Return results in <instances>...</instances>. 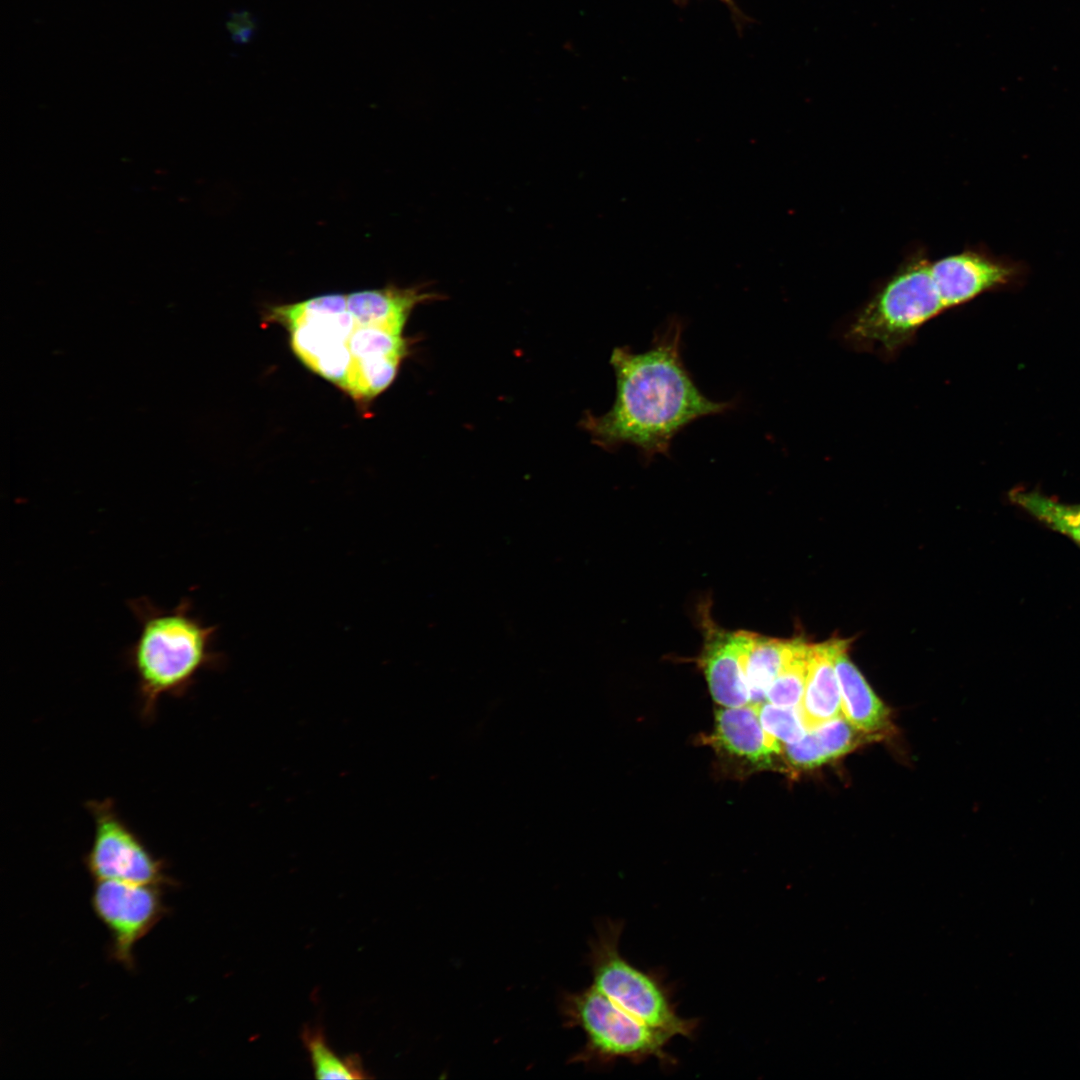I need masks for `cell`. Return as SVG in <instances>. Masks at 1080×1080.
Segmentation results:
<instances>
[{
	"label": "cell",
	"instance_id": "obj_1",
	"mask_svg": "<svg viewBox=\"0 0 1080 1080\" xmlns=\"http://www.w3.org/2000/svg\"><path fill=\"white\" fill-rule=\"evenodd\" d=\"M684 327L672 316L646 351L614 348V403L605 414H587L581 422L595 444L607 450L632 445L648 463L658 454L669 456L674 437L694 421L735 408L737 401L711 400L695 384L682 359Z\"/></svg>",
	"mask_w": 1080,
	"mask_h": 1080
},
{
	"label": "cell",
	"instance_id": "obj_2",
	"mask_svg": "<svg viewBox=\"0 0 1080 1080\" xmlns=\"http://www.w3.org/2000/svg\"><path fill=\"white\" fill-rule=\"evenodd\" d=\"M128 606L139 631L126 661L136 678L140 715L151 721L160 698L184 695L203 669L217 664L215 628L193 613L187 597L168 609L144 596Z\"/></svg>",
	"mask_w": 1080,
	"mask_h": 1080
},
{
	"label": "cell",
	"instance_id": "obj_3",
	"mask_svg": "<svg viewBox=\"0 0 1080 1080\" xmlns=\"http://www.w3.org/2000/svg\"><path fill=\"white\" fill-rule=\"evenodd\" d=\"M945 312L931 259L924 249L916 248L850 317L842 335L852 348L889 359L910 344L920 328Z\"/></svg>",
	"mask_w": 1080,
	"mask_h": 1080
},
{
	"label": "cell",
	"instance_id": "obj_4",
	"mask_svg": "<svg viewBox=\"0 0 1080 1080\" xmlns=\"http://www.w3.org/2000/svg\"><path fill=\"white\" fill-rule=\"evenodd\" d=\"M622 920L601 921L589 943L587 962L593 985L624 1011L669 1036L695 1037L697 1018H684L673 1000V991L658 970L634 966L619 950Z\"/></svg>",
	"mask_w": 1080,
	"mask_h": 1080
},
{
	"label": "cell",
	"instance_id": "obj_5",
	"mask_svg": "<svg viewBox=\"0 0 1080 1080\" xmlns=\"http://www.w3.org/2000/svg\"><path fill=\"white\" fill-rule=\"evenodd\" d=\"M560 1010L567 1027H578L586 1035L571 1063L606 1066L619 1060L639 1064L655 1059L665 1068L676 1064L667 1051L671 1036L639 1021L593 984L563 993Z\"/></svg>",
	"mask_w": 1080,
	"mask_h": 1080
},
{
	"label": "cell",
	"instance_id": "obj_6",
	"mask_svg": "<svg viewBox=\"0 0 1080 1080\" xmlns=\"http://www.w3.org/2000/svg\"><path fill=\"white\" fill-rule=\"evenodd\" d=\"M94 835L84 864L95 880L176 886L166 862L156 857L118 813L111 799L89 800Z\"/></svg>",
	"mask_w": 1080,
	"mask_h": 1080
},
{
	"label": "cell",
	"instance_id": "obj_7",
	"mask_svg": "<svg viewBox=\"0 0 1080 1080\" xmlns=\"http://www.w3.org/2000/svg\"><path fill=\"white\" fill-rule=\"evenodd\" d=\"M91 906L110 933V958L128 970L135 944L168 913L162 886L109 879L95 880Z\"/></svg>",
	"mask_w": 1080,
	"mask_h": 1080
},
{
	"label": "cell",
	"instance_id": "obj_8",
	"mask_svg": "<svg viewBox=\"0 0 1080 1080\" xmlns=\"http://www.w3.org/2000/svg\"><path fill=\"white\" fill-rule=\"evenodd\" d=\"M931 273L949 311L984 293L1021 286L1028 267L1023 261L994 254L980 245L931 260Z\"/></svg>",
	"mask_w": 1080,
	"mask_h": 1080
},
{
	"label": "cell",
	"instance_id": "obj_9",
	"mask_svg": "<svg viewBox=\"0 0 1080 1080\" xmlns=\"http://www.w3.org/2000/svg\"><path fill=\"white\" fill-rule=\"evenodd\" d=\"M700 618L704 641L698 664L714 701L725 707L750 704L745 660L753 632L723 629L706 606L701 608Z\"/></svg>",
	"mask_w": 1080,
	"mask_h": 1080
},
{
	"label": "cell",
	"instance_id": "obj_10",
	"mask_svg": "<svg viewBox=\"0 0 1080 1080\" xmlns=\"http://www.w3.org/2000/svg\"><path fill=\"white\" fill-rule=\"evenodd\" d=\"M709 743L755 768L771 767L774 757L782 753V744L763 729L755 704L718 708Z\"/></svg>",
	"mask_w": 1080,
	"mask_h": 1080
},
{
	"label": "cell",
	"instance_id": "obj_11",
	"mask_svg": "<svg viewBox=\"0 0 1080 1080\" xmlns=\"http://www.w3.org/2000/svg\"><path fill=\"white\" fill-rule=\"evenodd\" d=\"M849 644V639L840 638L834 656L842 713L856 729L879 739L892 729L890 713L851 661Z\"/></svg>",
	"mask_w": 1080,
	"mask_h": 1080
},
{
	"label": "cell",
	"instance_id": "obj_12",
	"mask_svg": "<svg viewBox=\"0 0 1080 1080\" xmlns=\"http://www.w3.org/2000/svg\"><path fill=\"white\" fill-rule=\"evenodd\" d=\"M435 298H438L437 294L422 287L389 285L347 294V307L356 325L373 326L402 336L412 310L418 304Z\"/></svg>",
	"mask_w": 1080,
	"mask_h": 1080
},
{
	"label": "cell",
	"instance_id": "obj_13",
	"mask_svg": "<svg viewBox=\"0 0 1080 1080\" xmlns=\"http://www.w3.org/2000/svg\"><path fill=\"white\" fill-rule=\"evenodd\" d=\"M840 638L811 644L805 692L799 711L806 729L843 715L841 692L834 665Z\"/></svg>",
	"mask_w": 1080,
	"mask_h": 1080
},
{
	"label": "cell",
	"instance_id": "obj_14",
	"mask_svg": "<svg viewBox=\"0 0 1080 1080\" xmlns=\"http://www.w3.org/2000/svg\"><path fill=\"white\" fill-rule=\"evenodd\" d=\"M801 639H779L752 633L745 660L750 704L766 701L769 687L792 657Z\"/></svg>",
	"mask_w": 1080,
	"mask_h": 1080
},
{
	"label": "cell",
	"instance_id": "obj_15",
	"mask_svg": "<svg viewBox=\"0 0 1080 1080\" xmlns=\"http://www.w3.org/2000/svg\"><path fill=\"white\" fill-rule=\"evenodd\" d=\"M1008 497L1013 504L1044 526L1068 537L1080 546V504L1063 503L1038 490L1024 488L1012 489Z\"/></svg>",
	"mask_w": 1080,
	"mask_h": 1080
},
{
	"label": "cell",
	"instance_id": "obj_16",
	"mask_svg": "<svg viewBox=\"0 0 1080 1080\" xmlns=\"http://www.w3.org/2000/svg\"><path fill=\"white\" fill-rule=\"evenodd\" d=\"M318 1079H366L369 1077L359 1055H338L319 1027H305L301 1035Z\"/></svg>",
	"mask_w": 1080,
	"mask_h": 1080
},
{
	"label": "cell",
	"instance_id": "obj_17",
	"mask_svg": "<svg viewBox=\"0 0 1080 1080\" xmlns=\"http://www.w3.org/2000/svg\"><path fill=\"white\" fill-rule=\"evenodd\" d=\"M401 361L394 357H352L345 391L355 400L372 399L392 383Z\"/></svg>",
	"mask_w": 1080,
	"mask_h": 1080
},
{
	"label": "cell",
	"instance_id": "obj_18",
	"mask_svg": "<svg viewBox=\"0 0 1080 1080\" xmlns=\"http://www.w3.org/2000/svg\"><path fill=\"white\" fill-rule=\"evenodd\" d=\"M810 646L811 643L801 639L794 654L769 687L767 702L786 707L799 706L807 682Z\"/></svg>",
	"mask_w": 1080,
	"mask_h": 1080
},
{
	"label": "cell",
	"instance_id": "obj_19",
	"mask_svg": "<svg viewBox=\"0 0 1080 1080\" xmlns=\"http://www.w3.org/2000/svg\"><path fill=\"white\" fill-rule=\"evenodd\" d=\"M347 346L353 358L394 357L402 360L408 352L407 341L402 336L373 326L356 325Z\"/></svg>",
	"mask_w": 1080,
	"mask_h": 1080
},
{
	"label": "cell",
	"instance_id": "obj_20",
	"mask_svg": "<svg viewBox=\"0 0 1080 1080\" xmlns=\"http://www.w3.org/2000/svg\"><path fill=\"white\" fill-rule=\"evenodd\" d=\"M826 761L842 757L859 745L876 738L856 729L843 715L812 729Z\"/></svg>",
	"mask_w": 1080,
	"mask_h": 1080
},
{
	"label": "cell",
	"instance_id": "obj_21",
	"mask_svg": "<svg viewBox=\"0 0 1080 1080\" xmlns=\"http://www.w3.org/2000/svg\"><path fill=\"white\" fill-rule=\"evenodd\" d=\"M757 707L763 729L781 744L794 743L808 732L798 706H779L765 701Z\"/></svg>",
	"mask_w": 1080,
	"mask_h": 1080
},
{
	"label": "cell",
	"instance_id": "obj_22",
	"mask_svg": "<svg viewBox=\"0 0 1080 1080\" xmlns=\"http://www.w3.org/2000/svg\"><path fill=\"white\" fill-rule=\"evenodd\" d=\"M782 753L793 769L816 768L827 762L812 730L794 743L782 744Z\"/></svg>",
	"mask_w": 1080,
	"mask_h": 1080
},
{
	"label": "cell",
	"instance_id": "obj_23",
	"mask_svg": "<svg viewBox=\"0 0 1080 1080\" xmlns=\"http://www.w3.org/2000/svg\"><path fill=\"white\" fill-rule=\"evenodd\" d=\"M720 1H722L728 7V9L730 10V12H731L737 26H740V25L745 23L746 16H744L742 14V12L739 10L737 5L735 4L734 0H720Z\"/></svg>",
	"mask_w": 1080,
	"mask_h": 1080
}]
</instances>
